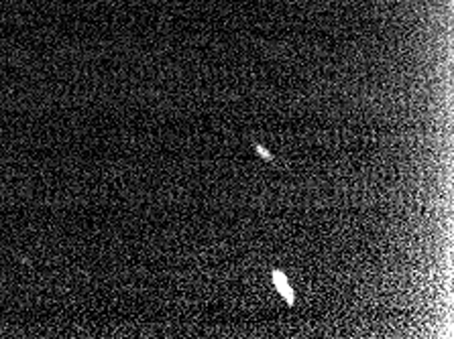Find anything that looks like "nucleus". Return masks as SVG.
<instances>
[{
    "instance_id": "1",
    "label": "nucleus",
    "mask_w": 454,
    "mask_h": 339,
    "mask_svg": "<svg viewBox=\"0 0 454 339\" xmlns=\"http://www.w3.org/2000/svg\"><path fill=\"white\" fill-rule=\"evenodd\" d=\"M273 282H275V289L279 290V295L284 297L287 305H294L295 297H294V290L290 287V282H287V276L281 271H273Z\"/></svg>"
},
{
    "instance_id": "2",
    "label": "nucleus",
    "mask_w": 454,
    "mask_h": 339,
    "mask_svg": "<svg viewBox=\"0 0 454 339\" xmlns=\"http://www.w3.org/2000/svg\"><path fill=\"white\" fill-rule=\"evenodd\" d=\"M257 153L261 155V157H263V158H267V161H271V153H270V150H267V149H263V147H261V144H257Z\"/></svg>"
}]
</instances>
